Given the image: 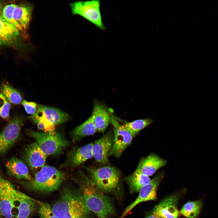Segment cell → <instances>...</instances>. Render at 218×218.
I'll use <instances>...</instances> for the list:
<instances>
[{"label": "cell", "mask_w": 218, "mask_h": 218, "mask_svg": "<svg viewBox=\"0 0 218 218\" xmlns=\"http://www.w3.org/2000/svg\"><path fill=\"white\" fill-rule=\"evenodd\" d=\"M76 180L80 187L85 203L97 218H111L115 214L111 199L105 195L88 176L79 170Z\"/></svg>", "instance_id": "6da1fadb"}, {"label": "cell", "mask_w": 218, "mask_h": 218, "mask_svg": "<svg viewBox=\"0 0 218 218\" xmlns=\"http://www.w3.org/2000/svg\"><path fill=\"white\" fill-rule=\"evenodd\" d=\"M51 209L59 218H88L90 211L81 193L70 187L64 188L59 199Z\"/></svg>", "instance_id": "7a4b0ae2"}, {"label": "cell", "mask_w": 218, "mask_h": 218, "mask_svg": "<svg viewBox=\"0 0 218 218\" xmlns=\"http://www.w3.org/2000/svg\"><path fill=\"white\" fill-rule=\"evenodd\" d=\"M65 177L64 173L56 168L45 166L35 173L31 181H21V183L29 190L43 193L58 190Z\"/></svg>", "instance_id": "3957f363"}, {"label": "cell", "mask_w": 218, "mask_h": 218, "mask_svg": "<svg viewBox=\"0 0 218 218\" xmlns=\"http://www.w3.org/2000/svg\"><path fill=\"white\" fill-rule=\"evenodd\" d=\"M32 7L27 4L0 2V17L21 33L26 31L31 20Z\"/></svg>", "instance_id": "277c9868"}, {"label": "cell", "mask_w": 218, "mask_h": 218, "mask_svg": "<svg viewBox=\"0 0 218 218\" xmlns=\"http://www.w3.org/2000/svg\"><path fill=\"white\" fill-rule=\"evenodd\" d=\"M84 168L89 178L102 191L114 193L120 189L121 173L116 168L107 166L99 168Z\"/></svg>", "instance_id": "5b68a950"}, {"label": "cell", "mask_w": 218, "mask_h": 218, "mask_svg": "<svg viewBox=\"0 0 218 218\" xmlns=\"http://www.w3.org/2000/svg\"><path fill=\"white\" fill-rule=\"evenodd\" d=\"M27 133L36 140L41 150L47 156L61 153L69 144L64 136L56 132L50 133L29 130Z\"/></svg>", "instance_id": "8992f818"}, {"label": "cell", "mask_w": 218, "mask_h": 218, "mask_svg": "<svg viewBox=\"0 0 218 218\" xmlns=\"http://www.w3.org/2000/svg\"><path fill=\"white\" fill-rule=\"evenodd\" d=\"M100 1L94 0L77 1L71 4L73 14L80 15L102 30L106 28L102 21L100 9Z\"/></svg>", "instance_id": "52a82bcc"}, {"label": "cell", "mask_w": 218, "mask_h": 218, "mask_svg": "<svg viewBox=\"0 0 218 218\" xmlns=\"http://www.w3.org/2000/svg\"><path fill=\"white\" fill-rule=\"evenodd\" d=\"M17 190L0 171V214L5 218H12L14 216L12 211L16 206Z\"/></svg>", "instance_id": "ba28073f"}, {"label": "cell", "mask_w": 218, "mask_h": 218, "mask_svg": "<svg viewBox=\"0 0 218 218\" xmlns=\"http://www.w3.org/2000/svg\"><path fill=\"white\" fill-rule=\"evenodd\" d=\"M111 123L114 130L113 144L108 157L113 156L118 158L130 145L134 137L112 114Z\"/></svg>", "instance_id": "9c48e42d"}, {"label": "cell", "mask_w": 218, "mask_h": 218, "mask_svg": "<svg viewBox=\"0 0 218 218\" xmlns=\"http://www.w3.org/2000/svg\"><path fill=\"white\" fill-rule=\"evenodd\" d=\"M23 121L22 117H15L0 132V154L7 152L16 141Z\"/></svg>", "instance_id": "30bf717a"}, {"label": "cell", "mask_w": 218, "mask_h": 218, "mask_svg": "<svg viewBox=\"0 0 218 218\" xmlns=\"http://www.w3.org/2000/svg\"><path fill=\"white\" fill-rule=\"evenodd\" d=\"M164 172H159L148 184L143 187L139 191L137 198L125 209L120 218H124L136 205L140 203L156 200L157 188L164 177Z\"/></svg>", "instance_id": "8fae6325"}, {"label": "cell", "mask_w": 218, "mask_h": 218, "mask_svg": "<svg viewBox=\"0 0 218 218\" xmlns=\"http://www.w3.org/2000/svg\"><path fill=\"white\" fill-rule=\"evenodd\" d=\"M180 197L179 193H176L167 197L149 213L162 218H178L180 214L177 205Z\"/></svg>", "instance_id": "7c38bea8"}, {"label": "cell", "mask_w": 218, "mask_h": 218, "mask_svg": "<svg viewBox=\"0 0 218 218\" xmlns=\"http://www.w3.org/2000/svg\"><path fill=\"white\" fill-rule=\"evenodd\" d=\"M114 134L108 131L101 138L93 143V157L97 162L103 164H109L108 154L113 144Z\"/></svg>", "instance_id": "4fadbf2b"}, {"label": "cell", "mask_w": 218, "mask_h": 218, "mask_svg": "<svg viewBox=\"0 0 218 218\" xmlns=\"http://www.w3.org/2000/svg\"><path fill=\"white\" fill-rule=\"evenodd\" d=\"M93 143L73 148L67 154L66 159L60 168L77 167L93 157Z\"/></svg>", "instance_id": "5bb4252c"}, {"label": "cell", "mask_w": 218, "mask_h": 218, "mask_svg": "<svg viewBox=\"0 0 218 218\" xmlns=\"http://www.w3.org/2000/svg\"><path fill=\"white\" fill-rule=\"evenodd\" d=\"M47 157L36 142L29 144L25 150V160L28 165L32 168H42L44 167Z\"/></svg>", "instance_id": "9a60e30c"}, {"label": "cell", "mask_w": 218, "mask_h": 218, "mask_svg": "<svg viewBox=\"0 0 218 218\" xmlns=\"http://www.w3.org/2000/svg\"><path fill=\"white\" fill-rule=\"evenodd\" d=\"M5 166L7 174L9 176L27 181H31L33 179L26 165L16 157L12 158L7 162Z\"/></svg>", "instance_id": "2e32d148"}, {"label": "cell", "mask_w": 218, "mask_h": 218, "mask_svg": "<svg viewBox=\"0 0 218 218\" xmlns=\"http://www.w3.org/2000/svg\"><path fill=\"white\" fill-rule=\"evenodd\" d=\"M167 161L155 154H151L140 161L138 167L141 171L148 176L153 175L159 168L165 166Z\"/></svg>", "instance_id": "e0dca14e"}, {"label": "cell", "mask_w": 218, "mask_h": 218, "mask_svg": "<svg viewBox=\"0 0 218 218\" xmlns=\"http://www.w3.org/2000/svg\"><path fill=\"white\" fill-rule=\"evenodd\" d=\"M91 115L97 131L103 132L111 123L112 114L101 104H94Z\"/></svg>", "instance_id": "ac0fdd59"}, {"label": "cell", "mask_w": 218, "mask_h": 218, "mask_svg": "<svg viewBox=\"0 0 218 218\" xmlns=\"http://www.w3.org/2000/svg\"><path fill=\"white\" fill-rule=\"evenodd\" d=\"M15 197L16 203H18L17 207L18 213L15 217L27 218L36 208V200L18 190Z\"/></svg>", "instance_id": "d6986e66"}, {"label": "cell", "mask_w": 218, "mask_h": 218, "mask_svg": "<svg viewBox=\"0 0 218 218\" xmlns=\"http://www.w3.org/2000/svg\"><path fill=\"white\" fill-rule=\"evenodd\" d=\"M21 34L0 17V46H9L15 44Z\"/></svg>", "instance_id": "ffe728a7"}, {"label": "cell", "mask_w": 218, "mask_h": 218, "mask_svg": "<svg viewBox=\"0 0 218 218\" xmlns=\"http://www.w3.org/2000/svg\"><path fill=\"white\" fill-rule=\"evenodd\" d=\"M127 183L130 193L139 192L141 189L148 184L151 180L149 177L143 174L137 167L135 171L125 178Z\"/></svg>", "instance_id": "44dd1931"}, {"label": "cell", "mask_w": 218, "mask_h": 218, "mask_svg": "<svg viewBox=\"0 0 218 218\" xmlns=\"http://www.w3.org/2000/svg\"><path fill=\"white\" fill-rule=\"evenodd\" d=\"M97 131L91 115L85 122L77 127L70 133L72 142L80 141L83 137L94 134Z\"/></svg>", "instance_id": "7402d4cb"}, {"label": "cell", "mask_w": 218, "mask_h": 218, "mask_svg": "<svg viewBox=\"0 0 218 218\" xmlns=\"http://www.w3.org/2000/svg\"><path fill=\"white\" fill-rule=\"evenodd\" d=\"M47 119L55 125L63 123L69 119L68 115L54 108L40 105Z\"/></svg>", "instance_id": "603a6c76"}, {"label": "cell", "mask_w": 218, "mask_h": 218, "mask_svg": "<svg viewBox=\"0 0 218 218\" xmlns=\"http://www.w3.org/2000/svg\"><path fill=\"white\" fill-rule=\"evenodd\" d=\"M29 118L37 124L39 129L44 131V132L53 133L56 132L55 125L47 119L40 105H38V107L36 112Z\"/></svg>", "instance_id": "cb8c5ba5"}, {"label": "cell", "mask_w": 218, "mask_h": 218, "mask_svg": "<svg viewBox=\"0 0 218 218\" xmlns=\"http://www.w3.org/2000/svg\"><path fill=\"white\" fill-rule=\"evenodd\" d=\"M203 204L201 199L189 201L183 206L180 211V213L187 218H197Z\"/></svg>", "instance_id": "d4e9b609"}, {"label": "cell", "mask_w": 218, "mask_h": 218, "mask_svg": "<svg viewBox=\"0 0 218 218\" xmlns=\"http://www.w3.org/2000/svg\"><path fill=\"white\" fill-rule=\"evenodd\" d=\"M153 121L152 119L147 117L145 119H138L130 122H126L123 125L134 137L141 130L150 125Z\"/></svg>", "instance_id": "484cf974"}, {"label": "cell", "mask_w": 218, "mask_h": 218, "mask_svg": "<svg viewBox=\"0 0 218 218\" xmlns=\"http://www.w3.org/2000/svg\"><path fill=\"white\" fill-rule=\"evenodd\" d=\"M1 93L10 103L15 105L20 104L22 97L20 92L10 85L2 84L0 87Z\"/></svg>", "instance_id": "4316f807"}, {"label": "cell", "mask_w": 218, "mask_h": 218, "mask_svg": "<svg viewBox=\"0 0 218 218\" xmlns=\"http://www.w3.org/2000/svg\"><path fill=\"white\" fill-rule=\"evenodd\" d=\"M11 104L6 97L0 93V117L7 121H9Z\"/></svg>", "instance_id": "83f0119b"}, {"label": "cell", "mask_w": 218, "mask_h": 218, "mask_svg": "<svg viewBox=\"0 0 218 218\" xmlns=\"http://www.w3.org/2000/svg\"><path fill=\"white\" fill-rule=\"evenodd\" d=\"M38 202L40 206L38 213L40 218H59L52 212L49 204L40 201Z\"/></svg>", "instance_id": "f1b7e54d"}, {"label": "cell", "mask_w": 218, "mask_h": 218, "mask_svg": "<svg viewBox=\"0 0 218 218\" xmlns=\"http://www.w3.org/2000/svg\"><path fill=\"white\" fill-rule=\"evenodd\" d=\"M22 104L24 107L26 112L28 114L32 115L34 114L37 111L38 105L32 102H28L24 100L22 102Z\"/></svg>", "instance_id": "f546056e"}, {"label": "cell", "mask_w": 218, "mask_h": 218, "mask_svg": "<svg viewBox=\"0 0 218 218\" xmlns=\"http://www.w3.org/2000/svg\"><path fill=\"white\" fill-rule=\"evenodd\" d=\"M145 218H162L159 216L148 213Z\"/></svg>", "instance_id": "4dcf8cb0"}]
</instances>
